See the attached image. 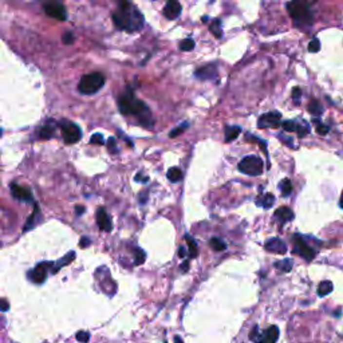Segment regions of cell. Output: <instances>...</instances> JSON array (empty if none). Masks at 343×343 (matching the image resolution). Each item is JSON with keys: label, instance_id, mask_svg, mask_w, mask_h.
<instances>
[{"label": "cell", "instance_id": "cell-21", "mask_svg": "<svg viewBox=\"0 0 343 343\" xmlns=\"http://www.w3.org/2000/svg\"><path fill=\"white\" fill-rule=\"evenodd\" d=\"M241 129L239 126H227L225 128V142H230L239 137Z\"/></svg>", "mask_w": 343, "mask_h": 343}, {"label": "cell", "instance_id": "cell-34", "mask_svg": "<svg viewBox=\"0 0 343 343\" xmlns=\"http://www.w3.org/2000/svg\"><path fill=\"white\" fill-rule=\"evenodd\" d=\"M188 128H189V123L188 122L181 123L180 126H177V128H174L173 130H172L171 134H169V137H172V138H173V137H176V135H180V134L184 133V132H185Z\"/></svg>", "mask_w": 343, "mask_h": 343}, {"label": "cell", "instance_id": "cell-47", "mask_svg": "<svg viewBox=\"0 0 343 343\" xmlns=\"http://www.w3.org/2000/svg\"><path fill=\"white\" fill-rule=\"evenodd\" d=\"M135 180H137V181H139V180H141V181H148V180H149V178H148V177H141V174H137V176H135Z\"/></svg>", "mask_w": 343, "mask_h": 343}, {"label": "cell", "instance_id": "cell-49", "mask_svg": "<svg viewBox=\"0 0 343 343\" xmlns=\"http://www.w3.org/2000/svg\"><path fill=\"white\" fill-rule=\"evenodd\" d=\"M339 204H341V208L343 209V192L342 194H341V201H339Z\"/></svg>", "mask_w": 343, "mask_h": 343}, {"label": "cell", "instance_id": "cell-11", "mask_svg": "<svg viewBox=\"0 0 343 343\" xmlns=\"http://www.w3.org/2000/svg\"><path fill=\"white\" fill-rule=\"evenodd\" d=\"M96 224L99 227V229L105 232H110L113 229L112 219L103 208H98L96 210Z\"/></svg>", "mask_w": 343, "mask_h": 343}, {"label": "cell", "instance_id": "cell-43", "mask_svg": "<svg viewBox=\"0 0 343 343\" xmlns=\"http://www.w3.org/2000/svg\"><path fill=\"white\" fill-rule=\"evenodd\" d=\"M8 308H10V305H8L4 299H0V310L8 311Z\"/></svg>", "mask_w": 343, "mask_h": 343}, {"label": "cell", "instance_id": "cell-44", "mask_svg": "<svg viewBox=\"0 0 343 343\" xmlns=\"http://www.w3.org/2000/svg\"><path fill=\"white\" fill-rule=\"evenodd\" d=\"M83 212H85V208H83V207H76V208H75V214H76V216H82Z\"/></svg>", "mask_w": 343, "mask_h": 343}, {"label": "cell", "instance_id": "cell-24", "mask_svg": "<svg viewBox=\"0 0 343 343\" xmlns=\"http://www.w3.org/2000/svg\"><path fill=\"white\" fill-rule=\"evenodd\" d=\"M168 178L172 182H178L182 180V172L178 168H171L168 172Z\"/></svg>", "mask_w": 343, "mask_h": 343}, {"label": "cell", "instance_id": "cell-23", "mask_svg": "<svg viewBox=\"0 0 343 343\" xmlns=\"http://www.w3.org/2000/svg\"><path fill=\"white\" fill-rule=\"evenodd\" d=\"M332 288H334V286H332L331 282H330V280H324V282H322V283L319 284V287H318V295H319V296H326V295H328L331 292Z\"/></svg>", "mask_w": 343, "mask_h": 343}, {"label": "cell", "instance_id": "cell-18", "mask_svg": "<svg viewBox=\"0 0 343 343\" xmlns=\"http://www.w3.org/2000/svg\"><path fill=\"white\" fill-rule=\"evenodd\" d=\"M40 220V214H39V207L38 205H35V208H34V212L31 213V216L28 217V220L26 221V225H24V228H23V232H27V230L32 229L35 225H37V223Z\"/></svg>", "mask_w": 343, "mask_h": 343}, {"label": "cell", "instance_id": "cell-9", "mask_svg": "<svg viewBox=\"0 0 343 343\" xmlns=\"http://www.w3.org/2000/svg\"><path fill=\"white\" fill-rule=\"evenodd\" d=\"M54 263H40L38 264L37 267L34 268L32 271L28 272V278L31 282L37 284L43 283L46 278H47V273L50 271V268H53Z\"/></svg>", "mask_w": 343, "mask_h": 343}, {"label": "cell", "instance_id": "cell-8", "mask_svg": "<svg viewBox=\"0 0 343 343\" xmlns=\"http://www.w3.org/2000/svg\"><path fill=\"white\" fill-rule=\"evenodd\" d=\"M60 126H62V135L66 144H75L79 141L82 137V132L78 125L64 121V122H60Z\"/></svg>", "mask_w": 343, "mask_h": 343}, {"label": "cell", "instance_id": "cell-6", "mask_svg": "<svg viewBox=\"0 0 343 343\" xmlns=\"http://www.w3.org/2000/svg\"><path fill=\"white\" fill-rule=\"evenodd\" d=\"M43 10L50 18L58 19V20L67 19V10L60 0H46L43 3Z\"/></svg>", "mask_w": 343, "mask_h": 343}, {"label": "cell", "instance_id": "cell-4", "mask_svg": "<svg viewBox=\"0 0 343 343\" xmlns=\"http://www.w3.org/2000/svg\"><path fill=\"white\" fill-rule=\"evenodd\" d=\"M105 85V76L101 73H91L83 75L79 80L78 90L85 95H91L99 91Z\"/></svg>", "mask_w": 343, "mask_h": 343}, {"label": "cell", "instance_id": "cell-50", "mask_svg": "<svg viewBox=\"0 0 343 343\" xmlns=\"http://www.w3.org/2000/svg\"><path fill=\"white\" fill-rule=\"evenodd\" d=\"M174 341H176V342H182V339H181V338H180V337H176V338H174Z\"/></svg>", "mask_w": 343, "mask_h": 343}, {"label": "cell", "instance_id": "cell-15", "mask_svg": "<svg viewBox=\"0 0 343 343\" xmlns=\"http://www.w3.org/2000/svg\"><path fill=\"white\" fill-rule=\"evenodd\" d=\"M264 248H266L268 252H272V253H276V255H284V253L287 252L286 243L280 240V239H278V237L268 240L267 243H266Z\"/></svg>", "mask_w": 343, "mask_h": 343}, {"label": "cell", "instance_id": "cell-14", "mask_svg": "<svg viewBox=\"0 0 343 343\" xmlns=\"http://www.w3.org/2000/svg\"><path fill=\"white\" fill-rule=\"evenodd\" d=\"M11 193L12 196L19 200V201H32V194L31 191L28 188L20 187L18 184H12L11 185Z\"/></svg>", "mask_w": 343, "mask_h": 343}, {"label": "cell", "instance_id": "cell-1", "mask_svg": "<svg viewBox=\"0 0 343 343\" xmlns=\"http://www.w3.org/2000/svg\"><path fill=\"white\" fill-rule=\"evenodd\" d=\"M113 21L118 30L135 32L144 27L145 19L141 11L133 3L129 0H119L117 10L113 12Z\"/></svg>", "mask_w": 343, "mask_h": 343}, {"label": "cell", "instance_id": "cell-28", "mask_svg": "<svg viewBox=\"0 0 343 343\" xmlns=\"http://www.w3.org/2000/svg\"><path fill=\"white\" fill-rule=\"evenodd\" d=\"M280 191H282V194H283L284 197H287V196L291 194V192H292V184H291L288 178H284L283 181L280 182Z\"/></svg>", "mask_w": 343, "mask_h": 343}, {"label": "cell", "instance_id": "cell-35", "mask_svg": "<svg viewBox=\"0 0 343 343\" xmlns=\"http://www.w3.org/2000/svg\"><path fill=\"white\" fill-rule=\"evenodd\" d=\"M321 50V42L318 39H312L308 44V51L310 53H318Z\"/></svg>", "mask_w": 343, "mask_h": 343}, {"label": "cell", "instance_id": "cell-42", "mask_svg": "<svg viewBox=\"0 0 343 343\" xmlns=\"http://www.w3.org/2000/svg\"><path fill=\"white\" fill-rule=\"evenodd\" d=\"M91 244V240L89 239V237H86V236H83L82 239H80V241H79V246L82 247V248H86L87 246H90Z\"/></svg>", "mask_w": 343, "mask_h": 343}, {"label": "cell", "instance_id": "cell-19", "mask_svg": "<svg viewBox=\"0 0 343 343\" xmlns=\"http://www.w3.org/2000/svg\"><path fill=\"white\" fill-rule=\"evenodd\" d=\"M275 203V196L271 194V193H266L264 196H260V197L256 198V204L259 207H263V208L269 209Z\"/></svg>", "mask_w": 343, "mask_h": 343}, {"label": "cell", "instance_id": "cell-46", "mask_svg": "<svg viewBox=\"0 0 343 343\" xmlns=\"http://www.w3.org/2000/svg\"><path fill=\"white\" fill-rule=\"evenodd\" d=\"M279 137L282 138V141H283V142H286V144L288 145V146H292V144H291V141H289L291 138H288V137H283L282 134H279Z\"/></svg>", "mask_w": 343, "mask_h": 343}, {"label": "cell", "instance_id": "cell-10", "mask_svg": "<svg viewBox=\"0 0 343 343\" xmlns=\"http://www.w3.org/2000/svg\"><path fill=\"white\" fill-rule=\"evenodd\" d=\"M280 118H282V115L279 112L266 113V114L260 115L259 121H257V126L262 129L278 126V125H280Z\"/></svg>", "mask_w": 343, "mask_h": 343}, {"label": "cell", "instance_id": "cell-5", "mask_svg": "<svg viewBox=\"0 0 343 343\" xmlns=\"http://www.w3.org/2000/svg\"><path fill=\"white\" fill-rule=\"evenodd\" d=\"M239 171L248 176H260L264 171V162L257 155H247L239 162Z\"/></svg>", "mask_w": 343, "mask_h": 343}, {"label": "cell", "instance_id": "cell-40", "mask_svg": "<svg viewBox=\"0 0 343 343\" xmlns=\"http://www.w3.org/2000/svg\"><path fill=\"white\" fill-rule=\"evenodd\" d=\"M107 148H109V150L112 152V153H117V146H115V139L113 138H109V141H107Z\"/></svg>", "mask_w": 343, "mask_h": 343}, {"label": "cell", "instance_id": "cell-25", "mask_svg": "<svg viewBox=\"0 0 343 343\" xmlns=\"http://www.w3.org/2000/svg\"><path fill=\"white\" fill-rule=\"evenodd\" d=\"M308 112H310L312 115L319 117L322 113H323V107H322V105L319 102L316 101V99H314V101H311L310 103H308Z\"/></svg>", "mask_w": 343, "mask_h": 343}, {"label": "cell", "instance_id": "cell-16", "mask_svg": "<svg viewBox=\"0 0 343 343\" xmlns=\"http://www.w3.org/2000/svg\"><path fill=\"white\" fill-rule=\"evenodd\" d=\"M279 339V328L276 326H271L263 335L259 337L257 342L262 343H275Z\"/></svg>", "mask_w": 343, "mask_h": 343}, {"label": "cell", "instance_id": "cell-36", "mask_svg": "<svg viewBox=\"0 0 343 343\" xmlns=\"http://www.w3.org/2000/svg\"><path fill=\"white\" fill-rule=\"evenodd\" d=\"M76 341L78 342H82V343H86L89 342V339H90V334L87 331H79L76 332Z\"/></svg>", "mask_w": 343, "mask_h": 343}, {"label": "cell", "instance_id": "cell-41", "mask_svg": "<svg viewBox=\"0 0 343 343\" xmlns=\"http://www.w3.org/2000/svg\"><path fill=\"white\" fill-rule=\"evenodd\" d=\"M300 95H302V90H300L299 87H296V89L292 90V98H294V101L296 102V103H299Z\"/></svg>", "mask_w": 343, "mask_h": 343}, {"label": "cell", "instance_id": "cell-3", "mask_svg": "<svg viewBox=\"0 0 343 343\" xmlns=\"http://www.w3.org/2000/svg\"><path fill=\"white\" fill-rule=\"evenodd\" d=\"M287 10L298 26H308L312 21V12L307 0H291Z\"/></svg>", "mask_w": 343, "mask_h": 343}, {"label": "cell", "instance_id": "cell-27", "mask_svg": "<svg viewBox=\"0 0 343 343\" xmlns=\"http://www.w3.org/2000/svg\"><path fill=\"white\" fill-rule=\"evenodd\" d=\"M54 132H55L54 125H44V126H42V128H40V133H39V135H40V138L48 139V138H51V137H53Z\"/></svg>", "mask_w": 343, "mask_h": 343}, {"label": "cell", "instance_id": "cell-26", "mask_svg": "<svg viewBox=\"0 0 343 343\" xmlns=\"http://www.w3.org/2000/svg\"><path fill=\"white\" fill-rule=\"evenodd\" d=\"M209 30L212 31L216 38L223 37V31H221V20L220 19H214L210 24H209Z\"/></svg>", "mask_w": 343, "mask_h": 343}, {"label": "cell", "instance_id": "cell-13", "mask_svg": "<svg viewBox=\"0 0 343 343\" xmlns=\"http://www.w3.org/2000/svg\"><path fill=\"white\" fill-rule=\"evenodd\" d=\"M181 14V4L178 3V0H168L166 1V5L164 7V15L168 18V19H176L178 18Z\"/></svg>", "mask_w": 343, "mask_h": 343}, {"label": "cell", "instance_id": "cell-39", "mask_svg": "<svg viewBox=\"0 0 343 343\" xmlns=\"http://www.w3.org/2000/svg\"><path fill=\"white\" fill-rule=\"evenodd\" d=\"M259 337H260V335H259V327L255 326L251 330V332H249V339H251V341H253V342H257Z\"/></svg>", "mask_w": 343, "mask_h": 343}, {"label": "cell", "instance_id": "cell-48", "mask_svg": "<svg viewBox=\"0 0 343 343\" xmlns=\"http://www.w3.org/2000/svg\"><path fill=\"white\" fill-rule=\"evenodd\" d=\"M178 255H180V257H185V255H187V252H185V249L184 248H180V251H178Z\"/></svg>", "mask_w": 343, "mask_h": 343}, {"label": "cell", "instance_id": "cell-30", "mask_svg": "<svg viewBox=\"0 0 343 343\" xmlns=\"http://www.w3.org/2000/svg\"><path fill=\"white\" fill-rule=\"evenodd\" d=\"M209 244H210V247L213 248L214 251H224L225 248H227V246H225V243L223 240H220L219 237H213V239H210V241H209Z\"/></svg>", "mask_w": 343, "mask_h": 343}, {"label": "cell", "instance_id": "cell-2", "mask_svg": "<svg viewBox=\"0 0 343 343\" xmlns=\"http://www.w3.org/2000/svg\"><path fill=\"white\" fill-rule=\"evenodd\" d=\"M118 107H119V112L125 115H134L145 128L153 126V118H152L149 107L142 101H139L138 98H135L134 93L130 89H128L118 98Z\"/></svg>", "mask_w": 343, "mask_h": 343}, {"label": "cell", "instance_id": "cell-45", "mask_svg": "<svg viewBox=\"0 0 343 343\" xmlns=\"http://www.w3.org/2000/svg\"><path fill=\"white\" fill-rule=\"evenodd\" d=\"M188 269H189V262L187 260V262H184L181 264V271L182 272H187Z\"/></svg>", "mask_w": 343, "mask_h": 343}, {"label": "cell", "instance_id": "cell-31", "mask_svg": "<svg viewBox=\"0 0 343 343\" xmlns=\"http://www.w3.org/2000/svg\"><path fill=\"white\" fill-rule=\"evenodd\" d=\"M145 257H146V255H145V252L142 249H139V248L134 249V264L135 266H141L145 262Z\"/></svg>", "mask_w": 343, "mask_h": 343}, {"label": "cell", "instance_id": "cell-17", "mask_svg": "<svg viewBox=\"0 0 343 343\" xmlns=\"http://www.w3.org/2000/svg\"><path fill=\"white\" fill-rule=\"evenodd\" d=\"M275 219L278 220L279 223L286 224V223H288V221H291V220L294 219V212L289 208H287V207H282V208L276 209V212H275Z\"/></svg>", "mask_w": 343, "mask_h": 343}, {"label": "cell", "instance_id": "cell-12", "mask_svg": "<svg viewBox=\"0 0 343 343\" xmlns=\"http://www.w3.org/2000/svg\"><path fill=\"white\" fill-rule=\"evenodd\" d=\"M196 78L201 80H208V79H213L217 76V67L214 64H205L203 67L196 70Z\"/></svg>", "mask_w": 343, "mask_h": 343}, {"label": "cell", "instance_id": "cell-7", "mask_svg": "<svg viewBox=\"0 0 343 343\" xmlns=\"http://www.w3.org/2000/svg\"><path fill=\"white\" fill-rule=\"evenodd\" d=\"M292 240H294V253L299 255L300 257H303V259L308 260V262L315 257L316 255L315 249H312V248L305 243V240L302 237V236L294 235Z\"/></svg>", "mask_w": 343, "mask_h": 343}, {"label": "cell", "instance_id": "cell-37", "mask_svg": "<svg viewBox=\"0 0 343 343\" xmlns=\"http://www.w3.org/2000/svg\"><path fill=\"white\" fill-rule=\"evenodd\" d=\"M90 144H98V145H103L105 144V139H103V135L99 133L93 134L90 138Z\"/></svg>", "mask_w": 343, "mask_h": 343}, {"label": "cell", "instance_id": "cell-20", "mask_svg": "<svg viewBox=\"0 0 343 343\" xmlns=\"http://www.w3.org/2000/svg\"><path fill=\"white\" fill-rule=\"evenodd\" d=\"M75 259V252H69L66 256H63L60 260H59L57 264H55V268H53L51 269V272L53 273H57L60 269V268H63V266H67V264H70V263L73 262Z\"/></svg>", "mask_w": 343, "mask_h": 343}, {"label": "cell", "instance_id": "cell-22", "mask_svg": "<svg viewBox=\"0 0 343 343\" xmlns=\"http://www.w3.org/2000/svg\"><path fill=\"white\" fill-rule=\"evenodd\" d=\"M185 240H187L188 243V253H189V256L191 257L197 256V253H198L197 244H196V241L192 239V236L185 235Z\"/></svg>", "mask_w": 343, "mask_h": 343}, {"label": "cell", "instance_id": "cell-29", "mask_svg": "<svg viewBox=\"0 0 343 343\" xmlns=\"http://www.w3.org/2000/svg\"><path fill=\"white\" fill-rule=\"evenodd\" d=\"M275 267L279 268L280 271H284V272H289L291 268H292V262L289 259H284V260L275 263Z\"/></svg>", "mask_w": 343, "mask_h": 343}, {"label": "cell", "instance_id": "cell-38", "mask_svg": "<svg viewBox=\"0 0 343 343\" xmlns=\"http://www.w3.org/2000/svg\"><path fill=\"white\" fill-rule=\"evenodd\" d=\"M75 40L74 35H73V32H64L63 37H62V42L64 43V44H73Z\"/></svg>", "mask_w": 343, "mask_h": 343}, {"label": "cell", "instance_id": "cell-33", "mask_svg": "<svg viewBox=\"0 0 343 343\" xmlns=\"http://www.w3.org/2000/svg\"><path fill=\"white\" fill-rule=\"evenodd\" d=\"M180 48H181L182 51H192L193 48H194V40L191 39V38L184 39V40H181V43H180Z\"/></svg>", "mask_w": 343, "mask_h": 343}, {"label": "cell", "instance_id": "cell-32", "mask_svg": "<svg viewBox=\"0 0 343 343\" xmlns=\"http://www.w3.org/2000/svg\"><path fill=\"white\" fill-rule=\"evenodd\" d=\"M314 123L316 125V132L321 134V135H326L330 132V128L327 125H324V123H322L318 118H314Z\"/></svg>", "mask_w": 343, "mask_h": 343}]
</instances>
